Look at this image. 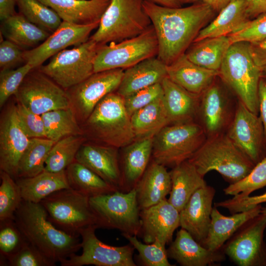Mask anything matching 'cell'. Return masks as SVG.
I'll list each match as a JSON object with an SVG mask.
<instances>
[{"mask_svg": "<svg viewBox=\"0 0 266 266\" xmlns=\"http://www.w3.org/2000/svg\"><path fill=\"white\" fill-rule=\"evenodd\" d=\"M143 7L157 37V57L167 66L185 53L216 13L201 2L185 7H170L143 0Z\"/></svg>", "mask_w": 266, "mask_h": 266, "instance_id": "1", "label": "cell"}, {"mask_svg": "<svg viewBox=\"0 0 266 266\" xmlns=\"http://www.w3.org/2000/svg\"><path fill=\"white\" fill-rule=\"evenodd\" d=\"M14 219L27 241L55 264L61 263L81 248L79 236L56 227L40 203L23 200Z\"/></svg>", "mask_w": 266, "mask_h": 266, "instance_id": "2", "label": "cell"}, {"mask_svg": "<svg viewBox=\"0 0 266 266\" xmlns=\"http://www.w3.org/2000/svg\"><path fill=\"white\" fill-rule=\"evenodd\" d=\"M188 161L201 175L215 170L229 184L244 177L255 166L226 133L207 137Z\"/></svg>", "mask_w": 266, "mask_h": 266, "instance_id": "3", "label": "cell"}, {"mask_svg": "<svg viewBox=\"0 0 266 266\" xmlns=\"http://www.w3.org/2000/svg\"><path fill=\"white\" fill-rule=\"evenodd\" d=\"M219 76L251 111L258 115V88L261 68L253 60L249 43H233L219 70Z\"/></svg>", "mask_w": 266, "mask_h": 266, "instance_id": "4", "label": "cell"}, {"mask_svg": "<svg viewBox=\"0 0 266 266\" xmlns=\"http://www.w3.org/2000/svg\"><path fill=\"white\" fill-rule=\"evenodd\" d=\"M85 121L89 133L107 145L125 147L136 139L124 98L117 92L102 99Z\"/></svg>", "mask_w": 266, "mask_h": 266, "instance_id": "5", "label": "cell"}, {"mask_svg": "<svg viewBox=\"0 0 266 266\" xmlns=\"http://www.w3.org/2000/svg\"><path fill=\"white\" fill-rule=\"evenodd\" d=\"M152 25L143 0H111L90 38L103 45L134 37Z\"/></svg>", "mask_w": 266, "mask_h": 266, "instance_id": "6", "label": "cell"}, {"mask_svg": "<svg viewBox=\"0 0 266 266\" xmlns=\"http://www.w3.org/2000/svg\"><path fill=\"white\" fill-rule=\"evenodd\" d=\"M206 138L197 121L169 124L154 136L153 160L166 167H173L188 160Z\"/></svg>", "mask_w": 266, "mask_h": 266, "instance_id": "7", "label": "cell"}, {"mask_svg": "<svg viewBox=\"0 0 266 266\" xmlns=\"http://www.w3.org/2000/svg\"><path fill=\"white\" fill-rule=\"evenodd\" d=\"M89 202L97 229H115L122 233L138 236L140 210L134 189L128 192L117 190L91 197Z\"/></svg>", "mask_w": 266, "mask_h": 266, "instance_id": "8", "label": "cell"}, {"mask_svg": "<svg viewBox=\"0 0 266 266\" xmlns=\"http://www.w3.org/2000/svg\"><path fill=\"white\" fill-rule=\"evenodd\" d=\"M89 199L71 188H66L53 193L40 203L45 209L49 220L56 227L70 235L79 236L82 230L96 226Z\"/></svg>", "mask_w": 266, "mask_h": 266, "instance_id": "9", "label": "cell"}, {"mask_svg": "<svg viewBox=\"0 0 266 266\" xmlns=\"http://www.w3.org/2000/svg\"><path fill=\"white\" fill-rule=\"evenodd\" d=\"M100 46L89 38L72 49L59 52L38 68L66 90L95 73L94 63Z\"/></svg>", "mask_w": 266, "mask_h": 266, "instance_id": "10", "label": "cell"}, {"mask_svg": "<svg viewBox=\"0 0 266 266\" xmlns=\"http://www.w3.org/2000/svg\"><path fill=\"white\" fill-rule=\"evenodd\" d=\"M158 53V43L151 25L133 38L100 45L94 63V72L113 69H126Z\"/></svg>", "mask_w": 266, "mask_h": 266, "instance_id": "11", "label": "cell"}, {"mask_svg": "<svg viewBox=\"0 0 266 266\" xmlns=\"http://www.w3.org/2000/svg\"><path fill=\"white\" fill-rule=\"evenodd\" d=\"M14 96L16 102L39 115L71 107L66 90L38 67L28 73Z\"/></svg>", "mask_w": 266, "mask_h": 266, "instance_id": "12", "label": "cell"}, {"mask_svg": "<svg viewBox=\"0 0 266 266\" xmlns=\"http://www.w3.org/2000/svg\"><path fill=\"white\" fill-rule=\"evenodd\" d=\"M266 216L260 213L244 223L221 251L239 266H266Z\"/></svg>", "mask_w": 266, "mask_h": 266, "instance_id": "13", "label": "cell"}, {"mask_svg": "<svg viewBox=\"0 0 266 266\" xmlns=\"http://www.w3.org/2000/svg\"><path fill=\"white\" fill-rule=\"evenodd\" d=\"M96 226L82 230V253H76L60 263L62 266H136L133 258L134 247L130 243L122 246H114L103 243L96 235Z\"/></svg>", "mask_w": 266, "mask_h": 266, "instance_id": "14", "label": "cell"}, {"mask_svg": "<svg viewBox=\"0 0 266 266\" xmlns=\"http://www.w3.org/2000/svg\"><path fill=\"white\" fill-rule=\"evenodd\" d=\"M218 77L200 95L197 122L207 137L226 133L237 104V100L233 101Z\"/></svg>", "mask_w": 266, "mask_h": 266, "instance_id": "15", "label": "cell"}, {"mask_svg": "<svg viewBox=\"0 0 266 266\" xmlns=\"http://www.w3.org/2000/svg\"><path fill=\"white\" fill-rule=\"evenodd\" d=\"M124 71L123 69H113L95 72L66 90L77 119L85 121L102 99L117 90Z\"/></svg>", "mask_w": 266, "mask_h": 266, "instance_id": "16", "label": "cell"}, {"mask_svg": "<svg viewBox=\"0 0 266 266\" xmlns=\"http://www.w3.org/2000/svg\"><path fill=\"white\" fill-rule=\"evenodd\" d=\"M225 133L255 165L266 157V138L262 121L238 99L233 119Z\"/></svg>", "mask_w": 266, "mask_h": 266, "instance_id": "17", "label": "cell"}, {"mask_svg": "<svg viewBox=\"0 0 266 266\" xmlns=\"http://www.w3.org/2000/svg\"><path fill=\"white\" fill-rule=\"evenodd\" d=\"M100 22L80 25L62 21L59 27L41 44L31 49L25 50V63L33 68L38 67L49 58L71 45L77 46L87 40Z\"/></svg>", "mask_w": 266, "mask_h": 266, "instance_id": "18", "label": "cell"}, {"mask_svg": "<svg viewBox=\"0 0 266 266\" xmlns=\"http://www.w3.org/2000/svg\"><path fill=\"white\" fill-rule=\"evenodd\" d=\"M30 141L19 123L15 104L8 105L0 120V171L16 179L19 161Z\"/></svg>", "mask_w": 266, "mask_h": 266, "instance_id": "19", "label": "cell"}, {"mask_svg": "<svg viewBox=\"0 0 266 266\" xmlns=\"http://www.w3.org/2000/svg\"><path fill=\"white\" fill-rule=\"evenodd\" d=\"M140 218L138 236L146 243L158 240L165 245L169 244L175 231L180 227L179 211L166 199L140 210Z\"/></svg>", "mask_w": 266, "mask_h": 266, "instance_id": "20", "label": "cell"}, {"mask_svg": "<svg viewBox=\"0 0 266 266\" xmlns=\"http://www.w3.org/2000/svg\"><path fill=\"white\" fill-rule=\"evenodd\" d=\"M215 193L213 187L205 185L192 195L179 212L180 227L200 244L208 233Z\"/></svg>", "mask_w": 266, "mask_h": 266, "instance_id": "21", "label": "cell"}, {"mask_svg": "<svg viewBox=\"0 0 266 266\" xmlns=\"http://www.w3.org/2000/svg\"><path fill=\"white\" fill-rule=\"evenodd\" d=\"M75 161L86 166L117 190L121 191L122 181L117 148L109 145L83 144Z\"/></svg>", "mask_w": 266, "mask_h": 266, "instance_id": "22", "label": "cell"}, {"mask_svg": "<svg viewBox=\"0 0 266 266\" xmlns=\"http://www.w3.org/2000/svg\"><path fill=\"white\" fill-rule=\"evenodd\" d=\"M168 257L182 266H214L226 260L221 250L212 251L201 245L185 229L181 228L167 249Z\"/></svg>", "mask_w": 266, "mask_h": 266, "instance_id": "23", "label": "cell"}, {"mask_svg": "<svg viewBox=\"0 0 266 266\" xmlns=\"http://www.w3.org/2000/svg\"><path fill=\"white\" fill-rule=\"evenodd\" d=\"M171 188L169 172L165 166L153 160L134 188L140 210L154 205L166 199Z\"/></svg>", "mask_w": 266, "mask_h": 266, "instance_id": "24", "label": "cell"}, {"mask_svg": "<svg viewBox=\"0 0 266 266\" xmlns=\"http://www.w3.org/2000/svg\"><path fill=\"white\" fill-rule=\"evenodd\" d=\"M262 207V204H259L248 210L225 216L214 206L208 233L201 245L212 251L221 250L244 223L261 213Z\"/></svg>", "mask_w": 266, "mask_h": 266, "instance_id": "25", "label": "cell"}, {"mask_svg": "<svg viewBox=\"0 0 266 266\" xmlns=\"http://www.w3.org/2000/svg\"><path fill=\"white\" fill-rule=\"evenodd\" d=\"M154 137L135 139L126 146L122 157L121 192H128L134 189L152 156Z\"/></svg>", "mask_w": 266, "mask_h": 266, "instance_id": "26", "label": "cell"}, {"mask_svg": "<svg viewBox=\"0 0 266 266\" xmlns=\"http://www.w3.org/2000/svg\"><path fill=\"white\" fill-rule=\"evenodd\" d=\"M167 77L193 94L201 93L219 76V71L201 67L189 60L185 54L167 66Z\"/></svg>", "mask_w": 266, "mask_h": 266, "instance_id": "27", "label": "cell"}, {"mask_svg": "<svg viewBox=\"0 0 266 266\" xmlns=\"http://www.w3.org/2000/svg\"><path fill=\"white\" fill-rule=\"evenodd\" d=\"M62 21L87 25L100 22L111 0H39Z\"/></svg>", "mask_w": 266, "mask_h": 266, "instance_id": "28", "label": "cell"}, {"mask_svg": "<svg viewBox=\"0 0 266 266\" xmlns=\"http://www.w3.org/2000/svg\"><path fill=\"white\" fill-rule=\"evenodd\" d=\"M162 85L169 124L195 121L200 95L188 92L167 77L163 80Z\"/></svg>", "mask_w": 266, "mask_h": 266, "instance_id": "29", "label": "cell"}, {"mask_svg": "<svg viewBox=\"0 0 266 266\" xmlns=\"http://www.w3.org/2000/svg\"><path fill=\"white\" fill-rule=\"evenodd\" d=\"M166 67L157 56L146 59L124 70L116 92L124 98L141 89L162 83L167 77Z\"/></svg>", "mask_w": 266, "mask_h": 266, "instance_id": "30", "label": "cell"}, {"mask_svg": "<svg viewBox=\"0 0 266 266\" xmlns=\"http://www.w3.org/2000/svg\"><path fill=\"white\" fill-rule=\"evenodd\" d=\"M169 173L171 188L167 200L180 212L192 195L206 183L188 160L172 167Z\"/></svg>", "mask_w": 266, "mask_h": 266, "instance_id": "31", "label": "cell"}, {"mask_svg": "<svg viewBox=\"0 0 266 266\" xmlns=\"http://www.w3.org/2000/svg\"><path fill=\"white\" fill-rule=\"evenodd\" d=\"M15 180L23 200L33 203H40L56 191L70 188L66 170L53 172L45 169L35 176L18 178Z\"/></svg>", "mask_w": 266, "mask_h": 266, "instance_id": "32", "label": "cell"}, {"mask_svg": "<svg viewBox=\"0 0 266 266\" xmlns=\"http://www.w3.org/2000/svg\"><path fill=\"white\" fill-rule=\"evenodd\" d=\"M218 13L200 32L194 42L208 37L228 36L249 20L246 13L245 0H232Z\"/></svg>", "mask_w": 266, "mask_h": 266, "instance_id": "33", "label": "cell"}, {"mask_svg": "<svg viewBox=\"0 0 266 266\" xmlns=\"http://www.w3.org/2000/svg\"><path fill=\"white\" fill-rule=\"evenodd\" d=\"M0 33L22 48H35L50 34L47 31L29 21L20 13L1 21Z\"/></svg>", "mask_w": 266, "mask_h": 266, "instance_id": "34", "label": "cell"}, {"mask_svg": "<svg viewBox=\"0 0 266 266\" xmlns=\"http://www.w3.org/2000/svg\"><path fill=\"white\" fill-rule=\"evenodd\" d=\"M232 44L228 36L208 37L194 42L185 54L193 63L209 69L219 71Z\"/></svg>", "mask_w": 266, "mask_h": 266, "instance_id": "35", "label": "cell"}, {"mask_svg": "<svg viewBox=\"0 0 266 266\" xmlns=\"http://www.w3.org/2000/svg\"><path fill=\"white\" fill-rule=\"evenodd\" d=\"M131 118L136 139L154 137L169 124L163 95L135 112Z\"/></svg>", "mask_w": 266, "mask_h": 266, "instance_id": "36", "label": "cell"}, {"mask_svg": "<svg viewBox=\"0 0 266 266\" xmlns=\"http://www.w3.org/2000/svg\"><path fill=\"white\" fill-rule=\"evenodd\" d=\"M66 171L70 188L89 198L117 191L92 170L75 160Z\"/></svg>", "mask_w": 266, "mask_h": 266, "instance_id": "37", "label": "cell"}, {"mask_svg": "<svg viewBox=\"0 0 266 266\" xmlns=\"http://www.w3.org/2000/svg\"><path fill=\"white\" fill-rule=\"evenodd\" d=\"M46 138L55 142L70 135H83L71 107L52 110L41 115Z\"/></svg>", "mask_w": 266, "mask_h": 266, "instance_id": "38", "label": "cell"}, {"mask_svg": "<svg viewBox=\"0 0 266 266\" xmlns=\"http://www.w3.org/2000/svg\"><path fill=\"white\" fill-rule=\"evenodd\" d=\"M55 143L45 137L30 138L19 161L16 179L33 177L44 171L49 152Z\"/></svg>", "mask_w": 266, "mask_h": 266, "instance_id": "39", "label": "cell"}, {"mask_svg": "<svg viewBox=\"0 0 266 266\" xmlns=\"http://www.w3.org/2000/svg\"><path fill=\"white\" fill-rule=\"evenodd\" d=\"M85 141L83 135H70L56 142L45 162V169L58 172L65 170L75 160L76 155Z\"/></svg>", "mask_w": 266, "mask_h": 266, "instance_id": "40", "label": "cell"}, {"mask_svg": "<svg viewBox=\"0 0 266 266\" xmlns=\"http://www.w3.org/2000/svg\"><path fill=\"white\" fill-rule=\"evenodd\" d=\"M19 13L29 21L50 33L62 22L58 14L39 0H17Z\"/></svg>", "mask_w": 266, "mask_h": 266, "instance_id": "41", "label": "cell"}, {"mask_svg": "<svg viewBox=\"0 0 266 266\" xmlns=\"http://www.w3.org/2000/svg\"><path fill=\"white\" fill-rule=\"evenodd\" d=\"M138 252L137 260L143 266H173L168 260L166 245L158 240L151 243H142L135 235L122 233Z\"/></svg>", "mask_w": 266, "mask_h": 266, "instance_id": "42", "label": "cell"}, {"mask_svg": "<svg viewBox=\"0 0 266 266\" xmlns=\"http://www.w3.org/2000/svg\"><path fill=\"white\" fill-rule=\"evenodd\" d=\"M0 221L14 219L23 199L16 180L7 173L0 171Z\"/></svg>", "mask_w": 266, "mask_h": 266, "instance_id": "43", "label": "cell"}, {"mask_svg": "<svg viewBox=\"0 0 266 266\" xmlns=\"http://www.w3.org/2000/svg\"><path fill=\"white\" fill-rule=\"evenodd\" d=\"M266 186V157L256 164L246 176L234 183L229 184L223 189V191L227 195L244 198Z\"/></svg>", "mask_w": 266, "mask_h": 266, "instance_id": "44", "label": "cell"}, {"mask_svg": "<svg viewBox=\"0 0 266 266\" xmlns=\"http://www.w3.org/2000/svg\"><path fill=\"white\" fill-rule=\"evenodd\" d=\"M28 242L14 219L0 221V266Z\"/></svg>", "mask_w": 266, "mask_h": 266, "instance_id": "45", "label": "cell"}, {"mask_svg": "<svg viewBox=\"0 0 266 266\" xmlns=\"http://www.w3.org/2000/svg\"><path fill=\"white\" fill-rule=\"evenodd\" d=\"M28 63L16 69L0 70V107L6 103L10 97L14 95L28 73L33 69Z\"/></svg>", "mask_w": 266, "mask_h": 266, "instance_id": "46", "label": "cell"}, {"mask_svg": "<svg viewBox=\"0 0 266 266\" xmlns=\"http://www.w3.org/2000/svg\"><path fill=\"white\" fill-rule=\"evenodd\" d=\"M232 44L238 42L253 43L266 37V13L249 20L241 27L228 35Z\"/></svg>", "mask_w": 266, "mask_h": 266, "instance_id": "47", "label": "cell"}, {"mask_svg": "<svg viewBox=\"0 0 266 266\" xmlns=\"http://www.w3.org/2000/svg\"><path fill=\"white\" fill-rule=\"evenodd\" d=\"M163 95L162 83L139 90L124 98L126 110L130 116Z\"/></svg>", "mask_w": 266, "mask_h": 266, "instance_id": "48", "label": "cell"}, {"mask_svg": "<svg viewBox=\"0 0 266 266\" xmlns=\"http://www.w3.org/2000/svg\"><path fill=\"white\" fill-rule=\"evenodd\" d=\"M15 105L19 123L25 134L30 138H46L41 115L33 113L17 102Z\"/></svg>", "mask_w": 266, "mask_h": 266, "instance_id": "49", "label": "cell"}, {"mask_svg": "<svg viewBox=\"0 0 266 266\" xmlns=\"http://www.w3.org/2000/svg\"><path fill=\"white\" fill-rule=\"evenodd\" d=\"M54 266L38 249L29 242L16 253L10 257L5 266Z\"/></svg>", "mask_w": 266, "mask_h": 266, "instance_id": "50", "label": "cell"}, {"mask_svg": "<svg viewBox=\"0 0 266 266\" xmlns=\"http://www.w3.org/2000/svg\"><path fill=\"white\" fill-rule=\"evenodd\" d=\"M25 49L5 39L0 44V70L13 69L17 65L25 63Z\"/></svg>", "mask_w": 266, "mask_h": 266, "instance_id": "51", "label": "cell"}, {"mask_svg": "<svg viewBox=\"0 0 266 266\" xmlns=\"http://www.w3.org/2000/svg\"><path fill=\"white\" fill-rule=\"evenodd\" d=\"M266 203V192L255 196L232 198L214 203L217 207L227 209L232 214L245 211L256 205Z\"/></svg>", "mask_w": 266, "mask_h": 266, "instance_id": "52", "label": "cell"}, {"mask_svg": "<svg viewBox=\"0 0 266 266\" xmlns=\"http://www.w3.org/2000/svg\"><path fill=\"white\" fill-rule=\"evenodd\" d=\"M251 55L260 68L266 66V37L260 41L249 43Z\"/></svg>", "mask_w": 266, "mask_h": 266, "instance_id": "53", "label": "cell"}, {"mask_svg": "<svg viewBox=\"0 0 266 266\" xmlns=\"http://www.w3.org/2000/svg\"><path fill=\"white\" fill-rule=\"evenodd\" d=\"M259 113L266 138V81L261 78L258 88Z\"/></svg>", "mask_w": 266, "mask_h": 266, "instance_id": "54", "label": "cell"}, {"mask_svg": "<svg viewBox=\"0 0 266 266\" xmlns=\"http://www.w3.org/2000/svg\"><path fill=\"white\" fill-rule=\"evenodd\" d=\"M246 13L249 20L266 13V0H245Z\"/></svg>", "mask_w": 266, "mask_h": 266, "instance_id": "55", "label": "cell"}, {"mask_svg": "<svg viewBox=\"0 0 266 266\" xmlns=\"http://www.w3.org/2000/svg\"><path fill=\"white\" fill-rule=\"evenodd\" d=\"M17 0H0V19L2 21L17 12L15 10Z\"/></svg>", "mask_w": 266, "mask_h": 266, "instance_id": "56", "label": "cell"}, {"mask_svg": "<svg viewBox=\"0 0 266 266\" xmlns=\"http://www.w3.org/2000/svg\"><path fill=\"white\" fill-rule=\"evenodd\" d=\"M182 5L186 3L204 2L209 5L216 13H219L231 0H178Z\"/></svg>", "mask_w": 266, "mask_h": 266, "instance_id": "57", "label": "cell"}, {"mask_svg": "<svg viewBox=\"0 0 266 266\" xmlns=\"http://www.w3.org/2000/svg\"><path fill=\"white\" fill-rule=\"evenodd\" d=\"M159 5L170 7H180L182 4L178 0H150Z\"/></svg>", "mask_w": 266, "mask_h": 266, "instance_id": "58", "label": "cell"}, {"mask_svg": "<svg viewBox=\"0 0 266 266\" xmlns=\"http://www.w3.org/2000/svg\"><path fill=\"white\" fill-rule=\"evenodd\" d=\"M261 78L266 81V66L261 68Z\"/></svg>", "mask_w": 266, "mask_h": 266, "instance_id": "59", "label": "cell"}, {"mask_svg": "<svg viewBox=\"0 0 266 266\" xmlns=\"http://www.w3.org/2000/svg\"><path fill=\"white\" fill-rule=\"evenodd\" d=\"M261 212L266 216V205H265L264 206H262Z\"/></svg>", "mask_w": 266, "mask_h": 266, "instance_id": "60", "label": "cell"}, {"mask_svg": "<svg viewBox=\"0 0 266 266\" xmlns=\"http://www.w3.org/2000/svg\"></svg>", "mask_w": 266, "mask_h": 266, "instance_id": "61", "label": "cell"}]
</instances>
